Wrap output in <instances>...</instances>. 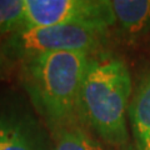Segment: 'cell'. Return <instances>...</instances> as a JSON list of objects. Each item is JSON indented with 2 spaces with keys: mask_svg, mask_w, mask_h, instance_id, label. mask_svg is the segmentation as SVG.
Returning <instances> with one entry per match:
<instances>
[{
  "mask_svg": "<svg viewBox=\"0 0 150 150\" xmlns=\"http://www.w3.org/2000/svg\"><path fill=\"white\" fill-rule=\"evenodd\" d=\"M25 29L79 25L106 31L114 25L109 0H24Z\"/></svg>",
  "mask_w": 150,
  "mask_h": 150,
  "instance_id": "277c9868",
  "label": "cell"
},
{
  "mask_svg": "<svg viewBox=\"0 0 150 150\" xmlns=\"http://www.w3.org/2000/svg\"><path fill=\"white\" fill-rule=\"evenodd\" d=\"M25 29L24 0H0V35Z\"/></svg>",
  "mask_w": 150,
  "mask_h": 150,
  "instance_id": "ba28073f",
  "label": "cell"
},
{
  "mask_svg": "<svg viewBox=\"0 0 150 150\" xmlns=\"http://www.w3.org/2000/svg\"><path fill=\"white\" fill-rule=\"evenodd\" d=\"M0 150H44V144L31 120L13 112H0Z\"/></svg>",
  "mask_w": 150,
  "mask_h": 150,
  "instance_id": "5b68a950",
  "label": "cell"
},
{
  "mask_svg": "<svg viewBox=\"0 0 150 150\" xmlns=\"http://www.w3.org/2000/svg\"><path fill=\"white\" fill-rule=\"evenodd\" d=\"M9 67H10V60L4 55V53L1 51V48H0V78L5 76L8 74Z\"/></svg>",
  "mask_w": 150,
  "mask_h": 150,
  "instance_id": "30bf717a",
  "label": "cell"
},
{
  "mask_svg": "<svg viewBox=\"0 0 150 150\" xmlns=\"http://www.w3.org/2000/svg\"><path fill=\"white\" fill-rule=\"evenodd\" d=\"M106 31L79 25L26 28L9 35L1 51L9 60H24L59 51H90L101 43Z\"/></svg>",
  "mask_w": 150,
  "mask_h": 150,
  "instance_id": "3957f363",
  "label": "cell"
},
{
  "mask_svg": "<svg viewBox=\"0 0 150 150\" xmlns=\"http://www.w3.org/2000/svg\"><path fill=\"white\" fill-rule=\"evenodd\" d=\"M53 150H109L83 129H63Z\"/></svg>",
  "mask_w": 150,
  "mask_h": 150,
  "instance_id": "9c48e42d",
  "label": "cell"
},
{
  "mask_svg": "<svg viewBox=\"0 0 150 150\" xmlns=\"http://www.w3.org/2000/svg\"><path fill=\"white\" fill-rule=\"evenodd\" d=\"M129 116L140 150H150V68L129 105Z\"/></svg>",
  "mask_w": 150,
  "mask_h": 150,
  "instance_id": "52a82bcc",
  "label": "cell"
},
{
  "mask_svg": "<svg viewBox=\"0 0 150 150\" xmlns=\"http://www.w3.org/2000/svg\"><path fill=\"white\" fill-rule=\"evenodd\" d=\"M114 25L125 38H138L150 30V0L110 1Z\"/></svg>",
  "mask_w": 150,
  "mask_h": 150,
  "instance_id": "8992f818",
  "label": "cell"
},
{
  "mask_svg": "<svg viewBox=\"0 0 150 150\" xmlns=\"http://www.w3.org/2000/svg\"><path fill=\"white\" fill-rule=\"evenodd\" d=\"M88 62L85 51L49 53L21 62L23 85L51 128L67 124L80 108Z\"/></svg>",
  "mask_w": 150,
  "mask_h": 150,
  "instance_id": "6da1fadb",
  "label": "cell"
},
{
  "mask_svg": "<svg viewBox=\"0 0 150 150\" xmlns=\"http://www.w3.org/2000/svg\"><path fill=\"white\" fill-rule=\"evenodd\" d=\"M131 75L121 59L110 54L89 56L80 93V109L95 133L106 143L128 140L126 111Z\"/></svg>",
  "mask_w": 150,
  "mask_h": 150,
  "instance_id": "7a4b0ae2",
  "label": "cell"
}]
</instances>
